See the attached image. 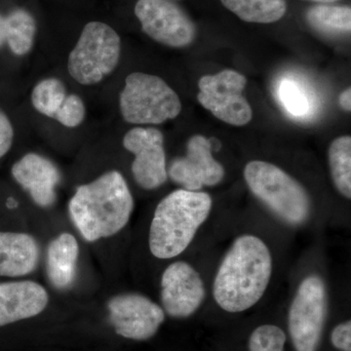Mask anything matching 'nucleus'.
<instances>
[{
    "label": "nucleus",
    "mask_w": 351,
    "mask_h": 351,
    "mask_svg": "<svg viewBox=\"0 0 351 351\" xmlns=\"http://www.w3.org/2000/svg\"><path fill=\"white\" fill-rule=\"evenodd\" d=\"M36 32V20L24 9H17L7 16L0 14V48L7 44L16 56L29 54Z\"/></svg>",
    "instance_id": "obj_18"
},
{
    "label": "nucleus",
    "mask_w": 351,
    "mask_h": 351,
    "mask_svg": "<svg viewBox=\"0 0 351 351\" xmlns=\"http://www.w3.org/2000/svg\"><path fill=\"white\" fill-rule=\"evenodd\" d=\"M339 104L341 108L346 112H350L351 110V88L348 87L343 93L341 94L339 98Z\"/></svg>",
    "instance_id": "obj_28"
},
{
    "label": "nucleus",
    "mask_w": 351,
    "mask_h": 351,
    "mask_svg": "<svg viewBox=\"0 0 351 351\" xmlns=\"http://www.w3.org/2000/svg\"><path fill=\"white\" fill-rule=\"evenodd\" d=\"M179 96L159 76L133 73L119 95L122 117L131 124H161L182 112Z\"/></svg>",
    "instance_id": "obj_5"
},
{
    "label": "nucleus",
    "mask_w": 351,
    "mask_h": 351,
    "mask_svg": "<svg viewBox=\"0 0 351 351\" xmlns=\"http://www.w3.org/2000/svg\"><path fill=\"white\" fill-rule=\"evenodd\" d=\"M223 5L248 23L271 24L287 11L285 0H221Z\"/></svg>",
    "instance_id": "obj_19"
},
{
    "label": "nucleus",
    "mask_w": 351,
    "mask_h": 351,
    "mask_svg": "<svg viewBox=\"0 0 351 351\" xmlns=\"http://www.w3.org/2000/svg\"><path fill=\"white\" fill-rule=\"evenodd\" d=\"M211 196L201 191L177 189L157 205L149 230V249L158 258L181 255L206 221Z\"/></svg>",
    "instance_id": "obj_3"
},
{
    "label": "nucleus",
    "mask_w": 351,
    "mask_h": 351,
    "mask_svg": "<svg viewBox=\"0 0 351 351\" xmlns=\"http://www.w3.org/2000/svg\"><path fill=\"white\" fill-rule=\"evenodd\" d=\"M283 107L295 117H306L311 110V101L306 89L295 80H283L278 88Z\"/></svg>",
    "instance_id": "obj_23"
},
{
    "label": "nucleus",
    "mask_w": 351,
    "mask_h": 351,
    "mask_svg": "<svg viewBox=\"0 0 351 351\" xmlns=\"http://www.w3.org/2000/svg\"><path fill=\"white\" fill-rule=\"evenodd\" d=\"M204 299V283L189 263H173L163 272L161 302L163 311L171 317L186 318L193 315Z\"/></svg>",
    "instance_id": "obj_13"
},
{
    "label": "nucleus",
    "mask_w": 351,
    "mask_h": 351,
    "mask_svg": "<svg viewBox=\"0 0 351 351\" xmlns=\"http://www.w3.org/2000/svg\"><path fill=\"white\" fill-rule=\"evenodd\" d=\"M14 140V129L8 117L0 110V158L10 151Z\"/></svg>",
    "instance_id": "obj_26"
},
{
    "label": "nucleus",
    "mask_w": 351,
    "mask_h": 351,
    "mask_svg": "<svg viewBox=\"0 0 351 351\" xmlns=\"http://www.w3.org/2000/svg\"><path fill=\"white\" fill-rule=\"evenodd\" d=\"M286 336L280 328L263 325L252 332L249 351H284Z\"/></svg>",
    "instance_id": "obj_24"
},
{
    "label": "nucleus",
    "mask_w": 351,
    "mask_h": 351,
    "mask_svg": "<svg viewBox=\"0 0 351 351\" xmlns=\"http://www.w3.org/2000/svg\"><path fill=\"white\" fill-rule=\"evenodd\" d=\"M246 84V77L232 69L202 76L198 82V101L221 121L233 126L246 125L253 117L250 104L243 95Z\"/></svg>",
    "instance_id": "obj_8"
},
{
    "label": "nucleus",
    "mask_w": 351,
    "mask_h": 351,
    "mask_svg": "<svg viewBox=\"0 0 351 351\" xmlns=\"http://www.w3.org/2000/svg\"><path fill=\"white\" fill-rule=\"evenodd\" d=\"M244 178L253 195L290 225H302L311 214L306 189L274 164L254 160L247 164Z\"/></svg>",
    "instance_id": "obj_4"
},
{
    "label": "nucleus",
    "mask_w": 351,
    "mask_h": 351,
    "mask_svg": "<svg viewBox=\"0 0 351 351\" xmlns=\"http://www.w3.org/2000/svg\"><path fill=\"white\" fill-rule=\"evenodd\" d=\"M135 15L143 32L156 43L182 48L195 40L196 29L193 21L170 0H138Z\"/></svg>",
    "instance_id": "obj_9"
},
{
    "label": "nucleus",
    "mask_w": 351,
    "mask_h": 351,
    "mask_svg": "<svg viewBox=\"0 0 351 351\" xmlns=\"http://www.w3.org/2000/svg\"><path fill=\"white\" fill-rule=\"evenodd\" d=\"M329 164L332 182L345 197L351 198V138H337L330 145Z\"/></svg>",
    "instance_id": "obj_20"
},
{
    "label": "nucleus",
    "mask_w": 351,
    "mask_h": 351,
    "mask_svg": "<svg viewBox=\"0 0 351 351\" xmlns=\"http://www.w3.org/2000/svg\"><path fill=\"white\" fill-rule=\"evenodd\" d=\"M11 173L38 206L46 208L54 204L61 175L49 159L34 152L27 154L14 164Z\"/></svg>",
    "instance_id": "obj_14"
},
{
    "label": "nucleus",
    "mask_w": 351,
    "mask_h": 351,
    "mask_svg": "<svg viewBox=\"0 0 351 351\" xmlns=\"http://www.w3.org/2000/svg\"><path fill=\"white\" fill-rule=\"evenodd\" d=\"M313 1L322 2V3H331V2L338 1V0H313Z\"/></svg>",
    "instance_id": "obj_29"
},
{
    "label": "nucleus",
    "mask_w": 351,
    "mask_h": 351,
    "mask_svg": "<svg viewBox=\"0 0 351 351\" xmlns=\"http://www.w3.org/2000/svg\"><path fill=\"white\" fill-rule=\"evenodd\" d=\"M272 258L269 247L254 235L235 239L215 277L213 295L228 313H242L262 299L269 286Z\"/></svg>",
    "instance_id": "obj_1"
},
{
    "label": "nucleus",
    "mask_w": 351,
    "mask_h": 351,
    "mask_svg": "<svg viewBox=\"0 0 351 351\" xmlns=\"http://www.w3.org/2000/svg\"><path fill=\"white\" fill-rule=\"evenodd\" d=\"M123 147L135 156L132 174L141 188L156 189L167 181L163 134L152 127H135L125 134Z\"/></svg>",
    "instance_id": "obj_11"
},
{
    "label": "nucleus",
    "mask_w": 351,
    "mask_h": 351,
    "mask_svg": "<svg viewBox=\"0 0 351 351\" xmlns=\"http://www.w3.org/2000/svg\"><path fill=\"white\" fill-rule=\"evenodd\" d=\"M120 56L121 39L119 34L105 23H88L69 53V75L85 86L98 84L114 71Z\"/></svg>",
    "instance_id": "obj_6"
},
{
    "label": "nucleus",
    "mask_w": 351,
    "mask_h": 351,
    "mask_svg": "<svg viewBox=\"0 0 351 351\" xmlns=\"http://www.w3.org/2000/svg\"><path fill=\"white\" fill-rule=\"evenodd\" d=\"M48 302L45 289L34 281L0 283V327L38 315Z\"/></svg>",
    "instance_id": "obj_15"
},
{
    "label": "nucleus",
    "mask_w": 351,
    "mask_h": 351,
    "mask_svg": "<svg viewBox=\"0 0 351 351\" xmlns=\"http://www.w3.org/2000/svg\"><path fill=\"white\" fill-rule=\"evenodd\" d=\"M66 97V87L55 77L45 78L34 86L32 92V104L36 110L45 117L54 119Z\"/></svg>",
    "instance_id": "obj_22"
},
{
    "label": "nucleus",
    "mask_w": 351,
    "mask_h": 351,
    "mask_svg": "<svg viewBox=\"0 0 351 351\" xmlns=\"http://www.w3.org/2000/svg\"><path fill=\"white\" fill-rule=\"evenodd\" d=\"M108 309L115 332L133 341L152 339L165 320L162 307L136 293L115 295L108 302Z\"/></svg>",
    "instance_id": "obj_10"
},
{
    "label": "nucleus",
    "mask_w": 351,
    "mask_h": 351,
    "mask_svg": "<svg viewBox=\"0 0 351 351\" xmlns=\"http://www.w3.org/2000/svg\"><path fill=\"white\" fill-rule=\"evenodd\" d=\"M306 21L316 31L348 34L351 29V9L348 6H313L306 12Z\"/></svg>",
    "instance_id": "obj_21"
},
{
    "label": "nucleus",
    "mask_w": 351,
    "mask_h": 351,
    "mask_svg": "<svg viewBox=\"0 0 351 351\" xmlns=\"http://www.w3.org/2000/svg\"><path fill=\"white\" fill-rule=\"evenodd\" d=\"M38 242L27 233L0 232V276L18 277L38 267Z\"/></svg>",
    "instance_id": "obj_16"
},
{
    "label": "nucleus",
    "mask_w": 351,
    "mask_h": 351,
    "mask_svg": "<svg viewBox=\"0 0 351 351\" xmlns=\"http://www.w3.org/2000/svg\"><path fill=\"white\" fill-rule=\"evenodd\" d=\"M324 281L306 277L300 284L289 311L288 326L295 351H316L319 346L328 309Z\"/></svg>",
    "instance_id": "obj_7"
},
{
    "label": "nucleus",
    "mask_w": 351,
    "mask_h": 351,
    "mask_svg": "<svg viewBox=\"0 0 351 351\" xmlns=\"http://www.w3.org/2000/svg\"><path fill=\"white\" fill-rule=\"evenodd\" d=\"M167 173L173 181L191 191L216 186L225 177L223 166L212 156L211 142L202 135L189 138L186 156L174 159Z\"/></svg>",
    "instance_id": "obj_12"
},
{
    "label": "nucleus",
    "mask_w": 351,
    "mask_h": 351,
    "mask_svg": "<svg viewBox=\"0 0 351 351\" xmlns=\"http://www.w3.org/2000/svg\"><path fill=\"white\" fill-rule=\"evenodd\" d=\"M331 341L335 348L343 351H351V322L346 321L332 330Z\"/></svg>",
    "instance_id": "obj_27"
},
{
    "label": "nucleus",
    "mask_w": 351,
    "mask_h": 351,
    "mask_svg": "<svg viewBox=\"0 0 351 351\" xmlns=\"http://www.w3.org/2000/svg\"><path fill=\"white\" fill-rule=\"evenodd\" d=\"M86 117L84 101L78 95H66L63 105L59 108L54 119L68 128H75L82 123Z\"/></svg>",
    "instance_id": "obj_25"
},
{
    "label": "nucleus",
    "mask_w": 351,
    "mask_h": 351,
    "mask_svg": "<svg viewBox=\"0 0 351 351\" xmlns=\"http://www.w3.org/2000/svg\"><path fill=\"white\" fill-rule=\"evenodd\" d=\"M80 247L71 233H62L51 242L47 250L48 277L54 287H69L75 279Z\"/></svg>",
    "instance_id": "obj_17"
},
{
    "label": "nucleus",
    "mask_w": 351,
    "mask_h": 351,
    "mask_svg": "<svg viewBox=\"0 0 351 351\" xmlns=\"http://www.w3.org/2000/svg\"><path fill=\"white\" fill-rule=\"evenodd\" d=\"M134 199L123 176L110 171L76 189L69 210L83 239L89 242L107 239L125 228Z\"/></svg>",
    "instance_id": "obj_2"
}]
</instances>
